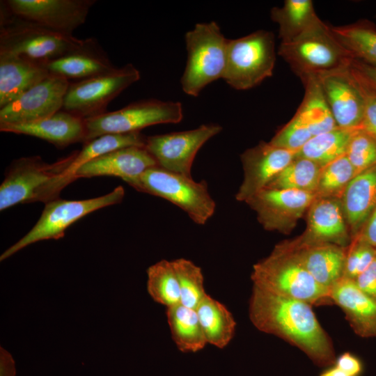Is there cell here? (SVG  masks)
Here are the masks:
<instances>
[{"label": "cell", "instance_id": "4fadbf2b", "mask_svg": "<svg viewBox=\"0 0 376 376\" xmlns=\"http://www.w3.org/2000/svg\"><path fill=\"white\" fill-rule=\"evenodd\" d=\"M17 17L64 33L82 25L95 0H7L1 1Z\"/></svg>", "mask_w": 376, "mask_h": 376}, {"label": "cell", "instance_id": "3957f363", "mask_svg": "<svg viewBox=\"0 0 376 376\" xmlns=\"http://www.w3.org/2000/svg\"><path fill=\"white\" fill-rule=\"evenodd\" d=\"M85 40L21 19L1 1L0 54L45 65L84 45Z\"/></svg>", "mask_w": 376, "mask_h": 376}, {"label": "cell", "instance_id": "9c48e42d", "mask_svg": "<svg viewBox=\"0 0 376 376\" xmlns=\"http://www.w3.org/2000/svg\"><path fill=\"white\" fill-rule=\"evenodd\" d=\"M124 196L123 187L118 186L110 193L93 198L68 201L58 198L45 203L36 224L1 255L0 260H6L33 243L62 238L65 230L73 223L99 209L121 203Z\"/></svg>", "mask_w": 376, "mask_h": 376}, {"label": "cell", "instance_id": "836d02e7", "mask_svg": "<svg viewBox=\"0 0 376 376\" xmlns=\"http://www.w3.org/2000/svg\"><path fill=\"white\" fill-rule=\"evenodd\" d=\"M147 290L151 298L166 308L180 304V291L172 261L162 260L147 269Z\"/></svg>", "mask_w": 376, "mask_h": 376}, {"label": "cell", "instance_id": "7a4b0ae2", "mask_svg": "<svg viewBox=\"0 0 376 376\" xmlns=\"http://www.w3.org/2000/svg\"><path fill=\"white\" fill-rule=\"evenodd\" d=\"M77 152L52 164L38 156L15 159L0 186V210L19 203H47L58 198L61 190L77 179L67 173Z\"/></svg>", "mask_w": 376, "mask_h": 376}, {"label": "cell", "instance_id": "8fae6325", "mask_svg": "<svg viewBox=\"0 0 376 376\" xmlns=\"http://www.w3.org/2000/svg\"><path fill=\"white\" fill-rule=\"evenodd\" d=\"M139 71L132 64L88 79L70 82L63 111L83 119L106 112L109 102L139 80Z\"/></svg>", "mask_w": 376, "mask_h": 376}, {"label": "cell", "instance_id": "ac0fdd59", "mask_svg": "<svg viewBox=\"0 0 376 376\" xmlns=\"http://www.w3.org/2000/svg\"><path fill=\"white\" fill-rule=\"evenodd\" d=\"M282 244L322 287L330 290L343 277L347 251L331 243L299 244L294 241Z\"/></svg>", "mask_w": 376, "mask_h": 376}, {"label": "cell", "instance_id": "f546056e", "mask_svg": "<svg viewBox=\"0 0 376 376\" xmlns=\"http://www.w3.org/2000/svg\"><path fill=\"white\" fill-rule=\"evenodd\" d=\"M271 18L279 24L281 42L292 40L321 21L311 0H285L283 6L272 8Z\"/></svg>", "mask_w": 376, "mask_h": 376}, {"label": "cell", "instance_id": "4dcf8cb0", "mask_svg": "<svg viewBox=\"0 0 376 376\" xmlns=\"http://www.w3.org/2000/svg\"><path fill=\"white\" fill-rule=\"evenodd\" d=\"M358 129L338 127L313 136L297 152L296 157L310 159L323 168L346 154L350 141Z\"/></svg>", "mask_w": 376, "mask_h": 376}, {"label": "cell", "instance_id": "4316f807", "mask_svg": "<svg viewBox=\"0 0 376 376\" xmlns=\"http://www.w3.org/2000/svg\"><path fill=\"white\" fill-rule=\"evenodd\" d=\"M196 311L207 344L225 348L233 340L236 321L228 308L208 294L200 302Z\"/></svg>", "mask_w": 376, "mask_h": 376}, {"label": "cell", "instance_id": "603a6c76", "mask_svg": "<svg viewBox=\"0 0 376 376\" xmlns=\"http://www.w3.org/2000/svg\"><path fill=\"white\" fill-rule=\"evenodd\" d=\"M50 75L83 80L110 72L116 68L107 54L93 38L84 45L45 65Z\"/></svg>", "mask_w": 376, "mask_h": 376}, {"label": "cell", "instance_id": "277c9868", "mask_svg": "<svg viewBox=\"0 0 376 376\" xmlns=\"http://www.w3.org/2000/svg\"><path fill=\"white\" fill-rule=\"evenodd\" d=\"M253 285L312 306L331 304L329 290L320 285L282 243L253 265Z\"/></svg>", "mask_w": 376, "mask_h": 376}, {"label": "cell", "instance_id": "2e32d148", "mask_svg": "<svg viewBox=\"0 0 376 376\" xmlns=\"http://www.w3.org/2000/svg\"><path fill=\"white\" fill-rule=\"evenodd\" d=\"M297 152L264 141L244 151L241 155L244 179L235 199L246 202L265 189L294 159Z\"/></svg>", "mask_w": 376, "mask_h": 376}, {"label": "cell", "instance_id": "d6986e66", "mask_svg": "<svg viewBox=\"0 0 376 376\" xmlns=\"http://www.w3.org/2000/svg\"><path fill=\"white\" fill-rule=\"evenodd\" d=\"M157 166L152 156L144 147L120 148L83 164L75 172V177L92 178L114 176L127 184L137 178L148 169Z\"/></svg>", "mask_w": 376, "mask_h": 376}, {"label": "cell", "instance_id": "ab89813d", "mask_svg": "<svg viewBox=\"0 0 376 376\" xmlns=\"http://www.w3.org/2000/svg\"><path fill=\"white\" fill-rule=\"evenodd\" d=\"M354 281L362 292L376 301V257L372 264Z\"/></svg>", "mask_w": 376, "mask_h": 376}, {"label": "cell", "instance_id": "7bdbcfd3", "mask_svg": "<svg viewBox=\"0 0 376 376\" xmlns=\"http://www.w3.org/2000/svg\"><path fill=\"white\" fill-rule=\"evenodd\" d=\"M355 240L376 248V207L365 223L362 232L357 235Z\"/></svg>", "mask_w": 376, "mask_h": 376}, {"label": "cell", "instance_id": "1f68e13d", "mask_svg": "<svg viewBox=\"0 0 376 376\" xmlns=\"http://www.w3.org/2000/svg\"><path fill=\"white\" fill-rule=\"evenodd\" d=\"M146 136L140 132L127 134H108L100 136L84 143L68 169V175L75 172L83 164L110 152L131 146L144 147Z\"/></svg>", "mask_w": 376, "mask_h": 376}, {"label": "cell", "instance_id": "44dd1931", "mask_svg": "<svg viewBox=\"0 0 376 376\" xmlns=\"http://www.w3.org/2000/svg\"><path fill=\"white\" fill-rule=\"evenodd\" d=\"M0 131L37 137L58 148L78 142L84 143L86 137L84 119L63 110L31 123L0 124Z\"/></svg>", "mask_w": 376, "mask_h": 376}, {"label": "cell", "instance_id": "5b68a950", "mask_svg": "<svg viewBox=\"0 0 376 376\" xmlns=\"http://www.w3.org/2000/svg\"><path fill=\"white\" fill-rule=\"evenodd\" d=\"M185 38L187 59L181 87L187 95L196 97L208 84L223 79L228 39L215 22L196 24Z\"/></svg>", "mask_w": 376, "mask_h": 376}, {"label": "cell", "instance_id": "b9f144b4", "mask_svg": "<svg viewBox=\"0 0 376 376\" xmlns=\"http://www.w3.org/2000/svg\"><path fill=\"white\" fill-rule=\"evenodd\" d=\"M334 365L350 376H359L363 370L361 361L350 352L340 354Z\"/></svg>", "mask_w": 376, "mask_h": 376}, {"label": "cell", "instance_id": "83f0119b", "mask_svg": "<svg viewBox=\"0 0 376 376\" xmlns=\"http://www.w3.org/2000/svg\"><path fill=\"white\" fill-rule=\"evenodd\" d=\"M167 322L172 340L184 353H195L207 345L203 329L195 309L181 304L166 308Z\"/></svg>", "mask_w": 376, "mask_h": 376}, {"label": "cell", "instance_id": "f1b7e54d", "mask_svg": "<svg viewBox=\"0 0 376 376\" xmlns=\"http://www.w3.org/2000/svg\"><path fill=\"white\" fill-rule=\"evenodd\" d=\"M334 37L353 59L376 67V26L367 20L330 26Z\"/></svg>", "mask_w": 376, "mask_h": 376}, {"label": "cell", "instance_id": "9a60e30c", "mask_svg": "<svg viewBox=\"0 0 376 376\" xmlns=\"http://www.w3.org/2000/svg\"><path fill=\"white\" fill-rule=\"evenodd\" d=\"M70 81L49 75L16 100L0 108V124L34 122L62 110Z\"/></svg>", "mask_w": 376, "mask_h": 376}, {"label": "cell", "instance_id": "74e56055", "mask_svg": "<svg viewBox=\"0 0 376 376\" xmlns=\"http://www.w3.org/2000/svg\"><path fill=\"white\" fill-rule=\"evenodd\" d=\"M312 137L308 127L295 113L269 143L281 148L298 152Z\"/></svg>", "mask_w": 376, "mask_h": 376}, {"label": "cell", "instance_id": "d590c367", "mask_svg": "<svg viewBox=\"0 0 376 376\" xmlns=\"http://www.w3.org/2000/svg\"><path fill=\"white\" fill-rule=\"evenodd\" d=\"M355 176L354 169L346 155L338 158L322 168L317 189L316 198H335L342 194L352 179Z\"/></svg>", "mask_w": 376, "mask_h": 376}, {"label": "cell", "instance_id": "7402d4cb", "mask_svg": "<svg viewBox=\"0 0 376 376\" xmlns=\"http://www.w3.org/2000/svg\"><path fill=\"white\" fill-rule=\"evenodd\" d=\"M329 298L342 309L357 335L376 338V301L362 292L354 279H340L330 289Z\"/></svg>", "mask_w": 376, "mask_h": 376}, {"label": "cell", "instance_id": "52a82bcc", "mask_svg": "<svg viewBox=\"0 0 376 376\" xmlns=\"http://www.w3.org/2000/svg\"><path fill=\"white\" fill-rule=\"evenodd\" d=\"M278 52L299 78L346 68L352 59L322 20L292 40L281 42Z\"/></svg>", "mask_w": 376, "mask_h": 376}, {"label": "cell", "instance_id": "6da1fadb", "mask_svg": "<svg viewBox=\"0 0 376 376\" xmlns=\"http://www.w3.org/2000/svg\"><path fill=\"white\" fill-rule=\"evenodd\" d=\"M249 316L257 329L297 347L318 366L335 364L332 342L316 318L311 304L253 285Z\"/></svg>", "mask_w": 376, "mask_h": 376}, {"label": "cell", "instance_id": "8992f818", "mask_svg": "<svg viewBox=\"0 0 376 376\" xmlns=\"http://www.w3.org/2000/svg\"><path fill=\"white\" fill-rule=\"evenodd\" d=\"M129 185L139 191L161 197L180 207L198 225L213 216L216 203L207 182L165 170L159 166L148 169Z\"/></svg>", "mask_w": 376, "mask_h": 376}, {"label": "cell", "instance_id": "e0dca14e", "mask_svg": "<svg viewBox=\"0 0 376 376\" xmlns=\"http://www.w3.org/2000/svg\"><path fill=\"white\" fill-rule=\"evenodd\" d=\"M317 76L337 127L361 128L363 99L349 65Z\"/></svg>", "mask_w": 376, "mask_h": 376}, {"label": "cell", "instance_id": "ee69618b", "mask_svg": "<svg viewBox=\"0 0 376 376\" xmlns=\"http://www.w3.org/2000/svg\"><path fill=\"white\" fill-rule=\"evenodd\" d=\"M0 376H15V362L11 355L1 347Z\"/></svg>", "mask_w": 376, "mask_h": 376}, {"label": "cell", "instance_id": "f35d334b", "mask_svg": "<svg viewBox=\"0 0 376 376\" xmlns=\"http://www.w3.org/2000/svg\"><path fill=\"white\" fill-rule=\"evenodd\" d=\"M350 70L363 99L364 111L361 128L376 139V91L359 79L350 69Z\"/></svg>", "mask_w": 376, "mask_h": 376}, {"label": "cell", "instance_id": "cb8c5ba5", "mask_svg": "<svg viewBox=\"0 0 376 376\" xmlns=\"http://www.w3.org/2000/svg\"><path fill=\"white\" fill-rule=\"evenodd\" d=\"M49 75L45 65L17 56L0 54V108Z\"/></svg>", "mask_w": 376, "mask_h": 376}, {"label": "cell", "instance_id": "8d00e7d4", "mask_svg": "<svg viewBox=\"0 0 376 376\" xmlns=\"http://www.w3.org/2000/svg\"><path fill=\"white\" fill-rule=\"evenodd\" d=\"M345 155L354 169L356 176L376 165V139L359 128L352 135Z\"/></svg>", "mask_w": 376, "mask_h": 376}, {"label": "cell", "instance_id": "ffe728a7", "mask_svg": "<svg viewBox=\"0 0 376 376\" xmlns=\"http://www.w3.org/2000/svg\"><path fill=\"white\" fill-rule=\"evenodd\" d=\"M307 228L299 244L331 243L340 246L348 240L341 203L331 197L316 198L308 208Z\"/></svg>", "mask_w": 376, "mask_h": 376}, {"label": "cell", "instance_id": "484cf974", "mask_svg": "<svg viewBox=\"0 0 376 376\" xmlns=\"http://www.w3.org/2000/svg\"><path fill=\"white\" fill-rule=\"evenodd\" d=\"M300 79L305 93L296 114L306 124L313 136L338 127L318 76L309 75Z\"/></svg>", "mask_w": 376, "mask_h": 376}, {"label": "cell", "instance_id": "d4e9b609", "mask_svg": "<svg viewBox=\"0 0 376 376\" xmlns=\"http://www.w3.org/2000/svg\"><path fill=\"white\" fill-rule=\"evenodd\" d=\"M340 203L352 233L357 235L376 207V165L352 179Z\"/></svg>", "mask_w": 376, "mask_h": 376}, {"label": "cell", "instance_id": "30bf717a", "mask_svg": "<svg viewBox=\"0 0 376 376\" xmlns=\"http://www.w3.org/2000/svg\"><path fill=\"white\" fill-rule=\"evenodd\" d=\"M183 118L180 102L149 99L131 103L116 111L84 119V143L108 134L140 132L145 127L166 123H178Z\"/></svg>", "mask_w": 376, "mask_h": 376}, {"label": "cell", "instance_id": "e575fe53", "mask_svg": "<svg viewBox=\"0 0 376 376\" xmlns=\"http://www.w3.org/2000/svg\"><path fill=\"white\" fill-rule=\"evenodd\" d=\"M178 278L180 304L195 309L207 295L204 286V276L200 267L183 258L172 260Z\"/></svg>", "mask_w": 376, "mask_h": 376}, {"label": "cell", "instance_id": "ba28073f", "mask_svg": "<svg viewBox=\"0 0 376 376\" xmlns=\"http://www.w3.org/2000/svg\"><path fill=\"white\" fill-rule=\"evenodd\" d=\"M275 61L274 36L270 31L258 30L228 40L223 79L236 90H248L272 76Z\"/></svg>", "mask_w": 376, "mask_h": 376}, {"label": "cell", "instance_id": "7c38bea8", "mask_svg": "<svg viewBox=\"0 0 376 376\" xmlns=\"http://www.w3.org/2000/svg\"><path fill=\"white\" fill-rule=\"evenodd\" d=\"M221 130L220 125L209 123L190 130L149 136H146L144 148L159 167L191 177V167L198 151Z\"/></svg>", "mask_w": 376, "mask_h": 376}, {"label": "cell", "instance_id": "60d3db41", "mask_svg": "<svg viewBox=\"0 0 376 376\" xmlns=\"http://www.w3.org/2000/svg\"><path fill=\"white\" fill-rule=\"evenodd\" d=\"M349 67L359 79L376 91V67L353 58Z\"/></svg>", "mask_w": 376, "mask_h": 376}, {"label": "cell", "instance_id": "5bb4252c", "mask_svg": "<svg viewBox=\"0 0 376 376\" xmlns=\"http://www.w3.org/2000/svg\"><path fill=\"white\" fill-rule=\"evenodd\" d=\"M315 198L313 192L265 188L246 203L265 230L288 233Z\"/></svg>", "mask_w": 376, "mask_h": 376}, {"label": "cell", "instance_id": "d6a6232c", "mask_svg": "<svg viewBox=\"0 0 376 376\" xmlns=\"http://www.w3.org/2000/svg\"><path fill=\"white\" fill-rule=\"evenodd\" d=\"M321 170L322 167L315 162L295 157L265 188L315 193Z\"/></svg>", "mask_w": 376, "mask_h": 376}, {"label": "cell", "instance_id": "f6af8a7d", "mask_svg": "<svg viewBox=\"0 0 376 376\" xmlns=\"http://www.w3.org/2000/svg\"><path fill=\"white\" fill-rule=\"evenodd\" d=\"M320 376H350L335 365L324 370Z\"/></svg>", "mask_w": 376, "mask_h": 376}]
</instances>
